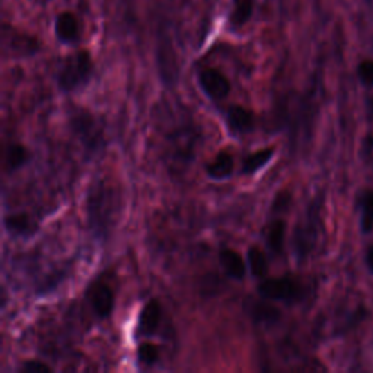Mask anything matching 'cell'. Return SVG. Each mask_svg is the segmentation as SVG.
I'll return each mask as SVG.
<instances>
[{"label":"cell","mask_w":373,"mask_h":373,"mask_svg":"<svg viewBox=\"0 0 373 373\" xmlns=\"http://www.w3.org/2000/svg\"><path fill=\"white\" fill-rule=\"evenodd\" d=\"M117 209L118 196L113 187L107 185L104 181L96 183L91 187L87 201V212L89 225L96 235L105 237V233L111 229Z\"/></svg>","instance_id":"cell-1"},{"label":"cell","mask_w":373,"mask_h":373,"mask_svg":"<svg viewBox=\"0 0 373 373\" xmlns=\"http://www.w3.org/2000/svg\"><path fill=\"white\" fill-rule=\"evenodd\" d=\"M93 75V60L89 51L79 50L66 57L57 73V87L64 93H72L88 85Z\"/></svg>","instance_id":"cell-2"},{"label":"cell","mask_w":373,"mask_h":373,"mask_svg":"<svg viewBox=\"0 0 373 373\" xmlns=\"http://www.w3.org/2000/svg\"><path fill=\"white\" fill-rule=\"evenodd\" d=\"M321 232V207L313 201L307 215L298 224L293 235V248L299 260L308 258L320 241Z\"/></svg>","instance_id":"cell-3"},{"label":"cell","mask_w":373,"mask_h":373,"mask_svg":"<svg viewBox=\"0 0 373 373\" xmlns=\"http://www.w3.org/2000/svg\"><path fill=\"white\" fill-rule=\"evenodd\" d=\"M258 295L269 302L295 303L305 299L307 287L293 275L262 279L258 284Z\"/></svg>","instance_id":"cell-4"},{"label":"cell","mask_w":373,"mask_h":373,"mask_svg":"<svg viewBox=\"0 0 373 373\" xmlns=\"http://www.w3.org/2000/svg\"><path fill=\"white\" fill-rule=\"evenodd\" d=\"M71 130L88 150L96 152L104 145V130L88 109L78 108L71 114Z\"/></svg>","instance_id":"cell-5"},{"label":"cell","mask_w":373,"mask_h":373,"mask_svg":"<svg viewBox=\"0 0 373 373\" xmlns=\"http://www.w3.org/2000/svg\"><path fill=\"white\" fill-rule=\"evenodd\" d=\"M199 85L207 98L212 101H222L230 93V82L219 69L207 67L199 75Z\"/></svg>","instance_id":"cell-6"},{"label":"cell","mask_w":373,"mask_h":373,"mask_svg":"<svg viewBox=\"0 0 373 373\" xmlns=\"http://www.w3.org/2000/svg\"><path fill=\"white\" fill-rule=\"evenodd\" d=\"M87 300L92 312L100 320H107L116 307V295L107 283L96 282L87 290Z\"/></svg>","instance_id":"cell-7"},{"label":"cell","mask_w":373,"mask_h":373,"mask_svg":"<svg viewBox=\"0 0 373 373\" xmlns=\"http://www.w3.org/2000/svg\"><path fill=\"white\" fill-rule=\"evenodd\" d=\"M162 322V307L158 299H150L145 303L137 321V334L140 337H152L158 333Z\"/></svg>","instance_id":"cell-8"},{"label":"cell","mask_w":373,"mask_h":373,"mask_svg":"<svg viewBox=\"0 0 373 373\" xmlns=\"http://www.w3.org/2000/svg\"><path fill=\"white\" fill-rule=\"evenodd\" d=\"M225 121L233 134H248L255 129V114L242 105L229 107L225 113Z\"/></svg>","instance_id":"cell-9"},{"label":"cell","mask_w":373,"mask_h":373,"mask_svg":"<svg viewBox=\"0 0 373 373\" xmlns=\"http://www.w3.org/2000/svg\"><path fill=\"white\" fill-rule=\"evenodd\" d=\"M5 230L15 238H30L38 230L37 224L28 213H10L3 217Z\"/></svg>","instance_id":"cell-10"},{"label":"cell","mask_w":373,"mask_h":373,"mask_svg":"<svg viewBox=\"0 0 373 373\" xmlns=\"http://www.w3.org/2000/svg\"><path fill=\"white\" fill-rule=\"evenodd\" d=\"M219 264L224 269L226 275L235 280H242L245 278V273L248 270V264L245 262L244 257L232 250V248H224L219 253Z\"/></svg>","instance_id":"cell-11"},{"label":"cell","mask_w":373,"mask_h":373,"mask_svg":"<svg viewBox=\"0 0 373 373\" xmlns=\"http://www.w3.org/2000/svg\"><path fill=\"white\" fill-rule=\"evenodd\" d=\"M54 31H56V37L64 44H72L79 39V21L75 13L72 12H62L56 18V24H54Z\"/></svg>","instance_id":"cell-12"},{"label":"cell","mask_w":373,"mask_h":373,"mask_svg":"<svg viewBox=\"0 0 373 373\" xmlns=\"http://www.w3.org/2000/svg\"><path fill=\"white\" fill-rule=\"evenodd\" d=\"M235 168L233 156L228 152H219V154L206 165V174L209 178L216 179V181H222L232 175Z\"/></svg>","instance_id":"cell-13"},{"label":"cell","mask_w":373,"mask_h":373,"mask_svg":"<svg viewBox=\"0 0 373 373\" xmlns=\"http://www.w3.org/2000/svg\"><path fill=\"white\" fill-rule=\"evenodd\" d=\"M31 159V152L21 143H10L5 149V168L9 172L24 168Z\"/></svg>","instance_id":"cell-14"},{"label":"cell","mask_w":373,"mask_h":373,"mask_svg":"<svg viewBox=\"0 0 373 373\" xmlns=\"http://www.w3.org/2000/svg\"><path fill=\"white\" fill-rule=\"evenodd\" d=\"M275 150L274 147H266V149H260L254 154L248 155L244 161H242V168L241 172L244 175H254L258 171H261L262 168H266L267 165L273 161Z\"/></svg>","instance_id":"cell-15"},{"label":"cell","mask_w":373,"mask_h":373,"mask_svg":"<svg viewBox=\"0 0 373 373\" xmlns=\"http://www.w3.org/2000/svg\"><path fill=\"white\" fill-rule=\"evenodd\" d=\"M286 222L283 219H275L269 225L266 233V244L273 255H280L284 250L286 241Z\"/></svg>","instance_id":"cell-16"},{"label":"cell","mask_w":373,"mask_h":373,"mask_svg":"<svg viewBox=\"0 0 373 373\" xmlns=\"http://www.w3.org/2000/svg\"><path fill=\"white\" fill-rule=\"evenodd\" d=\"M246 264L251 275L255 279H264L269 271L267 254L260 246L253 245L246 251Z\"/></svg>","instance_id":"cell-17"},{"label":"cell","mask_w":373,"mask_h":373,"mask_svg":"<svg viewBox=\"0 0 373 373\" xmlns=\"http://www.w3.org/2000/svg\"><path fill=\"white\" fill-rule=\"evenodd\" d=\"M5 47H10L12 54H18V56H30L38 50L37 39L28 37L25 34H10V41L3 39Z\"/></svg>","instance_id":"cell-18"},{"label":"cell","mask_w":373,"mask_h":373,"mask_svg":"<svg viewBox=\"0 0 373 373\" xmlns=\"http://www.w3.org/2000/svg\"><path fill=\"white\" fill-rule=\"evenodd\" d=\"M250 313L258 324H274L280 320L282 312L271 303L267 302H253Z\"/></svg>","instance_id":"cell-19"},{"label":"cell","mask_w":373,"mask_h":373,"mask_svg":"<svg viewBox=\"0 0 373 373\" xmlns=\"http://www.w3.org/2000/svg\"><path fill=\"white\" fill-rule=\"evenodd\" d=\"M357 207L361 210V226L365 233H369L373 229V191L366 190L357 197Z\"/></svg>","instance_id":"cell-20"},{"label":"cell","mask_w":373,"mask_h":373,"mask_svg":"<svg viewBox=\"0 0 373 373\" xmlns=\"http://www.w3.org/2000/svg\"><path fill=\"white\" fill-rule=\"evenodd\" d=\"M253 12H254V0H235L229 21L235 28H239V26H244L248 21H250Z\"/></svg>","instance_id":"cell-21"},{"label":"cell","mask_w":373,"mask_h":373,"mask_svg":"<svg viewBox=\"0 0 373 373\" xmlns=\"http://www.w3.org/2000/svg\"><path fill=\"white\" fill-rule=\"evenodd\" d=\"M161 357L159 347L154 343L143 341L137 347V361L143 366H154Z\"/></svg>","instance_id":"cell-22"},{"label":"cell","mask_w":373,"mask_h":373,"mask_svg":"<svg viewBox=\"0 0 373 373\" xmlns=\"http://www.w3.org/2000/svg\"><path fill=\"white\" fill-rule=\"evenodd\" d=\"M357 76H358V80H361L365 87L367 88L373 87V60L366 59L358 63Z\"/></svg>","instance_id":"cell-23"},{"label":"cell","mask_w":373,"mask_h":373,"mask_svg":"<svg viewBox=\"0 0 373 373\" xmlns=\"http://www.w3.org/2000/svg\"><path fill=\"white\" fill-rule=\"evenodd\" d=\"M19 370L22 373H51L53 367L41 361H26Z\"/></svg>","instance_id":"cell-24"},{"label":"cell","mask_w":373,"mask_h":373,"mask_svg":"<svg viewBox=\"0 0 373 373\" xmlns=\"http://www.w3.org/2000/svg\"><path fill=\"white\" fill-rule=\"evenodd\" d=\"M362 156L367 165H373V134H367L362 146Z\"/></svg>","instance_id":"cell-25"},{"label":"cell","mask_w":373,"mask_h":373,"mask_svg":"<svg viewBox=\"0 0 373 373\" xmlns=\"http://www.w3.org/2000/svg\"><path fill=\"white\" fill-rule=\"evenodd\" d=\"M366 266H367V270L373 274V245L369 248L367 253H366Z\"/></svg>","instance_id":"cell-26"},{"label":"cell","mask_w":373,"mask_h":373,"mask_svg":"<svg viewBox=\"0 0 373 373\" xmlns=\"http://www.w3.org/2000/svg\"><path fill=\"white\" fill-rule=\"evenodd\" d=\"M367 116L370 117V120H373V96L367 100Z\"/></svg>","instance_id":"cell-27"}]
</instances>
